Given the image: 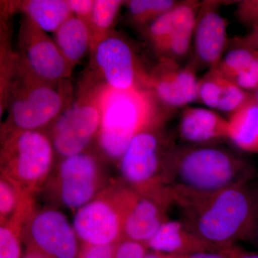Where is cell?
I'll return each mask as SVG.
<instances>
[{"instance_id":"obj_1","label":"cell","mask_w":258,"mask_h":258,"mask_svg":"<svg viewBox=\"0 0 258 258\" xmlns=\"http://www.w3.org/2000/svg\"><path fill=\"white\" fill-rule=\"evenodd\" d=\"M252 170L245 161L209 145L176 149L165 178L173 203L182 209L233 186L245 184Z\"/></svg>"},{"instance_id":"obj_2","label":"cell","mask_w":258,"mask_h":258,"mask_svg":"<svg viewBox=\"0 0 258 258\" xmlns=\"http://www.w3.org/2000/svg\"><path fill=\"white\" fill-rule=\"evenodd\" d=\"M184 221L197 235L217 248L250 240L258 210V191L247 183L181 209Z\"/></svg>"},{"instance_id":"obj_3","label":"cell","mask_w":258,"mask_h":258,"mask_svg":"<svg viewBox=\"0 0 258 258\" xmlns=\"http://www.w3.org/2000/svg\"><path fill=\"white\" fill-rule=\"evenodd\" d=\"M159 106L147 88L123 91L103 86L101 125L96 138L102 154L119 161L137 134L167 118L171 111Z\"/></svg>"},{"instance_id":"obj_4","label":"cell","mask_w":258,"mask_h":258,"mask_svg":"<svg viewBox=\"0 0 258 258\" xmlns=\"http://www.w3.org/2000/svg\"><path fill=\"white\" fill-rule=\"evenodd\" d=\"M164 122L158 121L137 134L118 166L126 186L169 205L173 201L166 187L165 178L176 149L162 132Z\"/></svg>"},{"instance_id":"obj_5","label":"cell","mask_w":258,"mask_h":258,"mask_svg":"<svg viewBox=\"0 0 258 258\" xmlns=\"http://www.w3.org/2000/svg\"><path fill=\"white\" fill-rule=\"evenodd\" d=\"M67 97L54 83L34 78L18 63L3 101L1 111L8 109L2 130L4 134L27 131H41L53 123L66 109Z\"/></svg>"},{"instance_id":"obj_6","label":"cell","mask_w":258,"mask_h":258,"mask_svg":"<svg viewBox=\"0 0 258 258\" xmlns=\"http://www.w3.org/2000/svg\"><path fill=\"white\" fill-rule=\"evenodd\" d=\"M1 176L34 196L48 181L55 161V149L42 131L2 135Z\"/></svg>"},{"instance_id":"obj_7","label":"cell","mask_w":258,"mask_h":258,"mask_svg":"<svg viewBox=\"0 0 258 258\" xmlns=\"http://www.w3.org/2000/svg\"><path fill=\"white\" fill-rule=\"evenodd\" d=\"M130 188L108 186L75 212L73 226L80 242L88 245L116 244L123 239V217Z\"/></svg>"},{"instance_id":"obj_8","label":"cell","mask_w":258,"mask_h":258,"mask_svg":"<svg viewBox=\"0 0 258 258\" xmlns=\"http://www.w3.org/2000/svg\"><path fill=\"white\" fill-rule=\"evenodd\" d=\"M103 85L71 103L51 126L50 137L61 158L87 151L97 138L101 125V97Z\"/></svg>"},{"instance_id":"obj_9","label":"cell","mask_w":258,"mask_h":258,"mask_svg":"<svg viewBox=\"0 0 258 258\" xmlns=\"http://www.w3.org/2000/svg\"><path fill=\"white\" fill-rule=\"evenodd\" d=\"M54 176L52 183L57 200L74 212L108 187L101 163L88 151L62 158Z\"/></svg>"},{"instance_id":"obj_10","label":"cell","mask_w":258,"mask_h":258,"mask_svg":"<svg viewBox=\"0 0 258 258\" xmlns=\"http://www.w3.org/2000/svg\"><path fill=\"white\" fill-rule=\"evenodd\" d=\"M19 66L35 79L55 84L71 76L73 68L54 40L25 15L19 32Z\"/></svg>"},{"instance_id":"obj_11","label":"cell","mask_w":258,"mask_h":258,"mask_svg":"<svg viewBox=\"0 0 258 258\" xmlns=\"http://www.w3.org/2000/svg\"><path fill=\"white\" fill-rule=\"evenodd\" d=\"M23 238L51 258H78L81 248L73 224L54 208L35 210L24 226Z\"/></svg>"},{"instance_id":"obj_12","label":"cell","mask_w":258,"mask_h":258,"mask_svg":"<svg viewBox=\"0 0 258 258\" xmlns=\"http://www.w3.org/2000/svg\"><path fill=\"white\" fill-rule=\"evenodd\" d=\"M104 86L116 91L147 88L148 73L144 72L133 49L124 39L110 33L91 50Z\"/></svg>"},{"instance_id":"obj_13","label":"cell","mask_w":258,"mask_h":258,"mask_svg":"<svg viewBox=\"0 0 258 258\" xmlns=\"http://www.w3.org/2000/svg\"><path fill=\"white\" fill-rule=\"evenodd\" d=\"M196 62L186 66L177 61L160 58L159 64L148 75L147 88L158 103L171 111L198 100L199 81Z\"/></svg>"},{"instance_id":"obj_14","label":"cell","mask_w":258,"mask_h":258,"mask_svg":"<svg viewBox=\"0 0 258 258\" xmlns=\"http://www.w3.org/2000/svg\"><path fill=\"white\" fill-rule=\"evenodd\" d=\"M222 2L203 1L200 4L193 37L194 61L215 69L228 45L227 21L220 15Z\"/></svg>"},{"instance_id":"obj_15","label":"cell","mask_w":258,"mask_h":258,"mask_svg":"<svg viewBox=\"0 0 258 258\" xmlns=\"http://www.w3.org/2000/svg\"><path fill=\"white\" fill-rule=\"evenodd\" d=\"M167 206L159 200L131 189L123 217V238L147 245L167 220L165 217Z\"/></svg>"},{"instance_id":"obj_16","label":"cell","mask_w":258,"mask_h":258,"mask_svg":"<svg viewBox=\"0 0 258 258\" xmlns=\"http://www.w3.org/2000/svg\"><path fill=\"white\" fill-rule=\"evenodd\" d=\"M179 134L193 146L209 145L228 139V120L207 108L186 107L180 117Z\"/></svg>"},{"instance_id":"obj_17","label":"cell","mask_w":258,"mask_h":258,"mask_svg":"<svg viewBox=\"0 0 258 258\" xmlns=\"http://www.w3.org/2000/svg\"><path fill=\"white\" fill-rule=\"evenodd\" d=\"M147 246L153 252L184 257L219 249L200 239L184 220H166Z\"/></svg>"},{"instance_id":"obj_18","label":"cell","mask_w":258,"mask_h":258,"mask_svg":"<svg viewBox=\"0 0 258 258\" xmlns=\"http://www.w3.org/2000/svg\"><path fill=\"white\" fill-rule=\"evenodd\" d=\"M201 3L180 1L174 8L172 34L160 58L177 61L187 55L193 42L194 32Z\"/></svg>"},{"instance_id":"obj_19","label":"cell","mask_w":258,"mask_h":258,"mask_svg":"<svg viewBox=\"0 0 258 258\" xmlns=\"http://www.w3.org/2000/svg\"><path fill=\"white\" fill-rule=\"evenodd\" d=\"M54 41L73 68L91 50V30L88 24L73 15L56 30Z\"/></svg>"},{"instance_id":"obj_20","label":"cell","mask_w":258,"mask_h":258,"mask_svg":"<svg viewBox=\"0 0 258 258\" xmlns=\"http://www.w3.org/2000/svg\"><path fill=\"white\" fill-rule=\"evenodd\" d=\"M35 211L34 196L25 192L4 176L0 177L1 225H13L23 228Z\"/></svg>"},{"instance_id":"obj_21","label":"cell","mask_w":258,"mask_h":258,"mask_svg":"<svg viewBox=\"0 0 258 258\" xmlns=\"http://www.w3.org/2000/svg\"><path fill=\"white\" fill-rule=\"evenodd\" d=\"M229 137L240 150L258 153V104L253 94L243 106L230 115Z\"/></svg>"},{"instance_id":"obj_22","label":"cell","mask_w":258,"mask_h":258,"mask_svg":"<svg viewBox=\"0 0 258 258\" xmlns=\"http://www.w3.org/2000/svg\"><path fill=\"white\" fill-rule=\"evenodd\" d=\"M17 5V9L47 33H55L73 15L66 0H29Z\"/></svg>"},{"instance_id":"obj_23","label":"cell","mask_w":258,"mask_h":258,"mask_svg":"<svg viewBox=\"0 0 258 258\" xmlns=\"http://www.w3.org/2000/svg\"><path fill=\"white\" fill-rule=\"evenodd\" d=\"M124 3L119 0H95L89 25L92 40L91 50L102 39L109 35L120 7Z\"/></svg>"},{"instance_id":"obj_24","label":"cell","mask_w":258,"mask_h":258,"mask_svg":"<svg viewBox=\"0 0 258 258\" xmlns=\"http://www.w3.org/2000/svg\"><path fill=\"white\" fill-rule=\"evenodd\" d=\"M129 17L135 25L145 28L179 4L174 0H131L125 2Z\"/></svg>"},{"instance_id":"obj_25","label":"cell","mask_w":258,"mask_h":258,"mask_svg":"<svg viewBox=\"0 0 258 258\" xmlns=\"http://www.w3.org/2000/svg\"><path fill=\"white\" fill-rule=\"evenodd\" d=\"M258 56V51L249 47L233 45L215 69L227 79L232 80L252 63Z\"/></svg>"},{"instance_id":"obj_26","label":"cell","mask_w":258,"mask_h":258,"mask_svg":"<svg viewBox=\"0 0 258 258\" xmlns=\"http://www.w3.org/2000/svg\"><path fill=\"white\" fill-rule=\"evenodd\" d=\"M225 77L216 69H210L199 81L198 100L210 108L217 109L223 92Z\"/></svg>"},{"instance_id":"obj_27","label":"cell","mask_w":258,"mask_h":258,"mask_svg":"<svg viewBox=\"0 0 258 258\" xmlns=\"http://www.w3.org/2000/svg\"><path fill=\"white\" fill-rule=\"evenodd\" d=\"M252 96V93L244 91L225 77L223 92L217 110L232 114L243 106Z\"/></svg>"},{"instance_id":"obj_28","label":"cell","mask_w":258,"mask_h":258,"mask_svg":"<svg viewBox=\"0 0 258 258\" xmlns=\"http://www.w3.org/2000/svg\"><path fill=\"white\" fill-rule=\"evenodd\" d=\"M22 227L13 225L0 227V258H22Z\"/></svg>"},{"instance_id":"obj_29","label":"cell","mask_w":258,"mask_h":258,"mask_svg":"<svg viewBox=\"0 0 258 258\" xmlns=\"http://www.w3.org/2000/svg\"><path fill=\"white\" fill-rule=\"evenodd\" d=\"M237 20L251 29L258 27V0L237 2L235 11Z\"/></svg>"},{"instance_id":"obj_30","label":"cell","mask_w":258,"mask_h":258,"mask_svg":"<svg viewBox=\"0 0 258 258\" xmlns=\"http://www.w3.org/2000/svg\"><path fill=\"white\" fill-rule=\"evenodd\" d=\"M147 249L146 244L123 238L115 244L113 258H146Z\"/></svg>"},{"instance_id":"obj_31","label":"cell","mask_w":258,"mask_h":258,"mask_svg":"<svg viewBox=\"0 0 258 258\" xmlns=\"http://www.w3.org/2000/svg\"><path fill=\"white\" fill-rule=\"evenodd\" d=\"M230 81L247 92H254L258 88V56L247 69Z\"/></svg>"},{"instance_id":"obj_32","label":"cell","mask_w":258,"mask_h":258,"mask_svg":"<svg viewBox=\"0 0 258 258\" xmlns=\"http://www.w3.org/2000/svg\"><path fill=\"white\" fill-rule=\"evenodd\" d=\"M115 244L88 245L82 244L78 258H113Z\"/></svg>"},{"instance_id":"obj_33","label":"cell","mask_w":258,"mask_h":258,"mask_svg":"<svg viewBox=\"0 0 258 258\" xmlns=\"http://www.w3.org/2000/svg\"><path fill=\"white\" fill-rule=\"evenodd\" d=\"M68 3L72 14L89 26L94 0H68Z\"/></svg>"},{"instance_id":"obj_34","label":"cell","mask_w":258,"mask_h":258,"mask_svg":"<svg viewBox=\"0 0 258 258\" xmlns=\"http://www.w3.org/2000/svg\"><path fill=\"white\" fill-rule=\"evenodd\" d=\"M241 252L242 249L234 245L216 250L198 252L186 258H238Z\"/></svg>"},{"instance_id":"obj_35","label":"cell","mask_w":258,"mask_h":258,"mask_svg":"<svg viewBox=\"0 0 258 258\" xmlns=\"http://www.w3.org/2000/svg\"><path fill=\"white\" fill-rule=\"evenodd\" d=\"M232 44V45L247 47L258 51V27L251 29V31L244 36L235 37Z\"/></svg>"},{"instance_id":"obj_36","label":"cell","mask_w":258,"mask_h":258,"mask_svg":"<svg viewBox=\"0 0 258 258\" xmlns=\"http://www.w3.org/2000/svg\"><path fill=\"white\" fill-rule=\"evenodd\" d=\"M22 258H51L47 256V254L37 250V249L33 248L32 247H28L25 251V254L22 256Z\"/></svg>"},{"instance_id":"obj_37","label":"cell","mask_w":258,"mask_h":258,"mask_svg":"<svg viewBox=\"0 0 258 258\" xmlns=\"http://www.w3.org/2000/svg\"><path fill=\"white\" fill-rule=\"evenodd\" d=\"M187 257L174 255V254L161 253V252H150V253H147L146 258H186Z\"/></svg>"},{"instance_id":"obj_38","label":"cell","mask_w":258,"mask_h":258,"mask_svg":"<svg viewBox=\"0 0 258 258\" xmlns=\"http://www.w3.org/2000/svg\"><path fill=\"white\" fill-rule=\"evenodd\" d=\"M250 240H253L256 244H258V210L257 215H256L255 222H254L253 232L251 236Z\"/></svg>"},{"instance_id":"obj_39","label":"cell","mask_w":258,"mask_h":258,"mask_svg":"<svg viewBox=\"0 0 258 258\" xmlns=\"http://www.w3.org/2000/svg\"><path fill=\"white\" fill-rule=\"evenodd\" d=\"M238 258H258V253L242 250Z\"/></svg>"},{"instance_id":"obj_40","label":"cell","mask_w":258,"mask_h":258,"mask_svg":"<svg viewBox=\"0 0 258 258\" xmlns=\"http://www.w3.org/2000/svg\"><path fill=\"white\" fill-rule=\"evenodd\" d=\"M252 94H253L254 101L257 102V103L258 104V88L257 90H256L255 91H254L253 93H252Z\"/></svg>"}]
</instances>
